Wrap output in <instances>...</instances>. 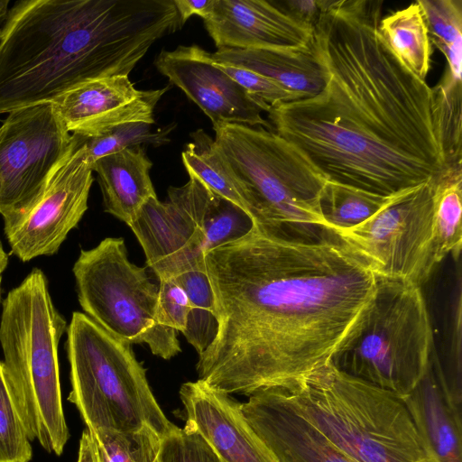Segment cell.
I'll return each mask as SVG.
<instances>
[{"mask_svg":"<svg viewBox=\"0 0 462 462\" xmlns=\"http://www.w3.org/2000/svg\"><path fill=\"white\" fill-rule=\"evenodd\" d=\"M462 166L446 165L435 191L434 246L437 264L448 254L458 259L462 244Z\"/></svg>","mask_w":462,"mask_h":462,"instance_id":"obj_23","label":"cell"},{"mask_svg":"<svg viewBox=\"0 0 462 462\" xmlns=\"http://www.w3.org/2000/svg\"><path fill=\"white\" fill-rule=\"evenodd\" d=\"M72 271L82 310L101 328L130 345L146 344L165 360L180 353L177 331L158 321L159 284L129 260L124 238L81 250Z\"/></svg>","mask_w":462,"mask_h":462,"instance_id":"obj_10","label":"cell"},{"mask_svg":"<svg viewBox=\"0 0 462 462\" xmlns=\"http://www.w3.org/2000/svg\"><path fill=\"white\" fill-rule=\"evenodd\" d=\"M154 65L208 116L212 127L236 124L273 130L262 116L269 111L270 105L250 94L216 67L210 52L199 46L163 50Z\"/></svg>","mask_w":462,"mask_h":462,"instance_id":"obj_14","label":"cell"},{"mask_svg":"<svg viewBox=\"0 0 462 462\" xmlns=\"http://www.w3.org/2000/svg\"><path fill=\"white\" fill-rule=\"evenodd\" d=\"M73 141L52 103L8 113L0 126V215L5 234L38 202Z\"/></svg>","mask_w":462,"mask_h":462,"instance_id":"obj_12","label":"cell"},{"mask_svg":"<svg viewBox=\"0 0 462 462\" xmlns=\"http://www.w3.org/2000/svg\"><path fill=\"white\" fill-rule=\"evenodd\" d=\"M1 282H2V277H0V299H1Z\"/></svg>","mask_w":462,"mask_h":462,"instance_id":"obj_41","label":"cell"},{"mask_svg":"<svg viewBox=\"0 0 462 462\" xmlns=\"http://www.w3.org/2000/svg\"><path fill=\"white\" fill-rule=\"evenodd\" d=\"M211 60L216 67L220 69L246 91L270 106L304 98L299 93L291 91L274 80L250 69L216 62L212 59Z\"/></svg>","mask_w":462,"mask_h":462,"instance_id":"obj_32","label":"cell"},{"mask_svg":"<svg viewBox=\"0 0 462 462\" xmlns=\"http://www.w3.org/2000/svg\"><path fill=\"white\" fill-rule=\"evenodd\" d=\"M188 174L186 184L169 188L167 201L150 199L128 226L159 280L206 272L208 251L243 237L254 226L242 208Z\"/></svg>","mask_w":462,"mask_h":462,"instance_id":"obj_9","label":"cell"},{"mask_svg":"<svg viewBox=\"0 0 462 462\" xmlns=\"http://www.w3.org/2000/svg\"><path fill=\"white\" fill-rule=\"evenodd\" d=\"M77 462H100L93 435L88 429L81 435Z\"/></svg>","mask_w":462,"mask_h":462,"instance_id":"obj_38","label":"cell"},{"mask_svg":"<svg viewBox=\"0 0 462 462\" xmlns=\"http://www.w3.org/2000/svg\"><path fill=\"white\" fill-rule=\"evenodd\" d=\"M382 11V1L323 0L310 46L326 85L267 114L327 181L393 196L438 178L446 163L431 88L379 34Z\"/></svg>","mask_w":462,"mask_h":462,"instance_id":"obj_2","label":"cell"},{"mask_svg":"<svg viewBox=\"0 0 462 462\" xmlns=\"http://www.w3.org/2000/svg\"><path fill=\"white\" fill-rule=\"evenodd\" d=\"M217 333L199 379L227 394L290 389L329 362L372 300L377 277L334 232L273 235L254 224L208 251Z\"/></svg>","mask_w":462,"mask_h":462,"instance_id":"obj_1","label":"cell"},{"mask_svg":"<svg viewBox=\"0 0 462 462\" xmlns=\"http://www.w3.org/2000/svg\"><path fill=\"white\" fill-rule=\"evenodd\" d=\"M432 107L446 165L461 163V79L446 68L431 88Z\"/></svg>","mask_w":462,"mask_h":462,"instance_id":"obj_26","label":"cell"},{"mask_svg":"<svg viewBox=\"0 0 462 462\" xmlns=\"http://www.w3.org/2000/svg\"><path fill=\"white\" fill-rule=\"evenodd\" d=\"M66 349L74 403L89 430H136L148 426L162 439L177 426L160 408L146 370L132 349L85 313L73 312Z\"/></svg>","mask_w":462,"mask_h":462,"instance_id":"obj_8","label":"cell"},{"mask_svg":"<svg viewBox=\"0 0 462 462\" xmlns=\"http://www.w3.org/2000/svg\"><path fill=\"white\" fill-rule=\"evenodd\" d=\"M9 0H0V24L3 23L9 10Z\"/></svg>","mask_w":462,"mask_h":462,"instance_id":"obj_40","label":"cell"},{"mask_svg":"<svg viewBox=\"0 0 462 462\" xmlns=\"http://www.w3.org/2000/svg\"><path fill=\"white\" fill-rule=\"evenodd\" d=\"M72 135L71 149L51 174L38 202L5 234L11 253L23 262L56 254L88 209L93 171L83 138Z\"/></svg>","mask_w":462,"mask_h":462,"instance_id":"obj_13","label":"cell"},{"mask_svg":"<svg viewBox=\"0 0 462 462\" xmlns=\"http://www.w3.org/2000/svg\"><path fill=\"white\" fill-rule=\"evenodd\" d=\"M278 3L294 19L310 28L317 23L323 8V0H286Z\"/></svg>","mask_w":462,"mask_h":462,"instance_id":"obj_36","label":"cell"},{"mask_svg":"<svg viewBox=\"0 0 462 462\" xmlns=\"http://www.w3.org/2000/svg\"><path fill=\"white\" fill-rule=\"evenodd\" d=\"M182 24L192 15L204 19L211 7L212 0H173Z\"/></svg>","mask_w":462,"mask_h":462,"instance_id":"obj_37","label":"cell"},{"mask_svg":"<svg viewBox=\"0 0 462 462\" xmlns=\"http://www.w3.org/2000/svg\"><path fill=\"white\" fill-rule=\"evenodd\" d=\"M186 427L196 431L222 462H275L245 420L241 403L203 381L181 385Z\"/></svg>","mask_w":462,"mask_h":462,"instance_id":"obj_18","label":"cell"},{"mask_svg":"<svg viewBox=\"0 0 462 462\" xmlns=\"http://www.w3.org/2000/svg\"><path fill=\"white\" fill-rule=\"evenodd\" d=\"M393 196H382L327 181L320 196V209L328 229L337 232L356 226L370 218L387 205Z\"/></svg>","mask_w":462,"mask_h":462,"instance_id":"obj_25","label":"cell"},{"mask_svg":"<svg viewBox=\"0 0 462 462\" xmlns=\"http://www.w3.org/2000/svg\"><path fill=\"white\" fill-rule=\"evenodd\" d=\"M433 341L421 287L377 277L372 300L329 363L347 375L403 396L424 375Z\"/></svg>","mask_w":462,"mask_h":462,"instance_id":"obj_7","label":"cell"},{"mask_svg":"<svg viewBox=\"0 0 462 462\" xmlns=\"http://www.w3.org/2000/svg\"><path fill=\"white\" fill-rule=\"evenodd\" d=\"M152 162L141 146L127 148L91 163L97 174L104 209L127 226L142 207L155 198L150 170Z\"/></svg>","mask_w":462,"mask_h":462,"instance_id":"obj_21","label":"cell"},{"mask_svg":"<svg viewBox=\"0 0 462 462\" xmlns=\"http://www.w3.org/2000/svg\"><path fill=\"white\" fill-rule=\"evenodd\" d=\"M100 462H159L162 438L148 426L136 430H90Z\"/></svg>","mask_w":462,"mask_h":462,"instance_id":"obj_27","label":"cell"},{"mask_svg":"<svg viewBox=\"0 0 462 462\" xmlns=\"http://www.w3.org/2000/svg\"><path fill=\"white\" fill-rule=\"evenodd\" d=\"M45 274L34 268L2 303L3 370L31 440L60 455L69 438L60 383L58 346L67 331Z\"/></svg>","mask_w":462,"mask_h":462,"instance_id":"obj_5","label":"cell"},{"mask_svg":"<svg viewBox=\"0 0 462 462\" xmlns=\"http://www.w3.org/2000/svg\"><path fill=\"white\" fill-rule=\"evenodd\" d=\"M190 310L185 291L174 278L159 280L157 318L161 325L182 332Z\"/></svg>","mask_w":462,"mask_h":462,"instance_id":"obj_33","label":"cell"},{"mask_svg":"<svg viewBox=\"0 0 462 462\" xmlns=\"http://www.w3.org/2000/svg\"><path fill=\"white\" fill-rule=\"evenodd\" d=\"M282 390L300 414L356 462H439L402 396L329 362Z\"/></svg>","mask_w":462,"mask_h":462,"instance_id":"obj_4","label":"cell"},{"mask_svg":"<svg viewBox=\"0 0 462 462\" xmlns=\"http://www.w3.org/2000/svg\"><path fill=\"white\" fill-rule=\"evenodd\" d=\"M203 21L217 49L304 48L313 31L273 1L212 0Z\"/></svg>","mask_w":462,"mask_h":462,"instance_id":"obj_17","label":"cell"},{"mask_svg":"<svg viewBox=\"0 0 462 462\" xmlns=\"http://www.w3.org/2000/svg\"><path fill=\"white\" fill-rule=\"evenodd\" d=\"M173 0H22L0 27V115L129 75L182 27Z\"/></svg>","mask_w":462,"mask_h":462,"instance_id":"obj_3","label":"cell"},{"mask_svg":"<svg viewBox=\"0 0 462 462\" xmlns=\"http://www.w3.org/2000/svg\"><path fill=\"white\" fill-rule=\"evenodd\" d=\"M402 398L439 461L462 462V417L444 393L435 349L424 375Z\"/></svg>","mask_w":462,"mask_h":462,"instance_id":"obj_19","label":"cell"},{"mask_svg":"<svg viewBox=\"0 0 462 462\" xmlns=\"http://www.w3.org/2000/svg\"><path fill=\"white\" fill-rule=\"evenodd\" d=\"M159 462H222L194 430L177 427L162 439Z\"/></svg>","mask_w":462,"mask_h":462,"instance_id":"obj_31","label":"cell"},{"mask_svg":"<svg viewBox=\"0 0 462 462\" xmlns=\"http://www.w3.org/2000/svg\"><path fill=\"white\" fill-rule=\"evenodd\" d=\"M241 411L275 462H356L300 414L281 388L254 393Z\"/></svg>","mask_w":462,"mask_h":462,"instance_id":"obj_16","label":"cell"},{"mask_svg":"<svg viewBox=\"0 0 462 462\" xmlns=\"http://www.w3.org/2000/svg\"><path fill=\"white\" fill-rule=\"evenodd\" d=\"M185 291L191 307L203 308L216 313L214 293L204 271H189L174 278Z\"/></svg>","mask_w":462,"mask_h":462,"instance_id":"obj_35","label":"cell"},{"mask_svg":"<svg viewBox=\"0 0 462 462\" xmlns=\"http://www.w3.org/2000/svg\"><path fill=\"white\" fill-rule=\"evenodd\" d=\"M211 59L250 69L303 97L319 94L327 82L326 72L310 43L298 49L218 48L211 53Z\"/></svg>","mask_w":462,"mask_h":462,"instance_id":"obj_20","label":"cell"},{"mask_svg":"<svg viewBox=\"0 0 462 462\" xmlns=\"http://www.w3.org/2000/svg\"><path fill=\"white\" fill-rule=\"evenodd\" d=\"M217 328L218 322L215 312L191 307L186 328L181 333L200 356L215 339Z\"/></svg>","mask_w":462,"mask_h":462,"instance_id":"obj_34","label":"cell"},{"mask_svg":"<svg viewBox=\"0 0 462 462\" xmlns=\"http://www.w3.org/2000/svg\"><path fill=\"white\" fill-rule=\"evenodd\" d=\"M438 178L394 195L370 218L334 233L377 277L421 287L437 265L434 208Z\"/></svg>","mask_w":462,"mask_h":462,"instance_id":"obj_11","label":"cell"},{"mask_svg":"<svg viewBox=\"0 0 462 462\" xmlns=\"http://www.w3.org/2000/svg\"><path fill=\"white\" fill-rule=\"evenodd\" d=\"M430 42L439 50L462 43V1L420 0Z\"/></svg>","mask_w":462,"mask_h":462,"instance_id":"obj_30","label":"cell"},{"mask_svg":"<svg viewBox=\"0 0 462 462\" xmlns=\"http://www.w3.org/2000/svg\"><path fill=\"white\" fill-rule=\"evenodd\" d=\"M8 264V254L5 251L3 244L0 240V277Z\"/></svg>","mask_w":462,"mask_h":462,"instance_id":"obj_39","label":"cell"},{"mask_svg":"<svg viewBox=\"0 0 462 462\" xmlns=\"http://www.w3.org/2000/svg\"><path fill=\"white\" fill-rule=\"evenodd\" d=\"M191 136L193 141L186 144L181 153L187 172L194 174L212 190L246 212L242 190L214 139L202 129L191 133Z\"/></svg>","mask_w":462,"mask_h":462,"instance_id":"obj_24","label":"cell"},{"mask_svg":"<svg viewBox=\"0 0 462 462\" xmlns=\"http://www.w3.org/2000/svg\"><path fill=\"white\" fill-rule=\"evenodd\" d=\"M378 32L398 60L425 80L430 67L431 42L417 2L381 19Z\"/></svg>","mask_w":462,"mask_h":462,"instance_id":"obj_22","label":"cell"},{"mask_svg":"<svg viewBox=\"0 0 462 462\" xmlns=\"http://www.w3.org/2000/svg\"><path fill=\"white\" fill-rule=\"evenodd\" d=\"M213 130L256 226L300 238L328 230L320 209L327 180L300 150L262 126L224 124Z\"/></svg>","mask_w":462,"mask_h":462,"instance_id":"obj_6","label":"cell"},{"mask_svg":"<svg viewBox=\"0 0 462 462\" xmlns=\"http://www.w3.org/2000/svg\"><path fill=\"white\" fill-rule=\"evenodd\" d=\"M168 88L139 90L127 75L86 81L52 102L72 134L94 137L129 123H154L153 111Z\"/></svg>","mask_w":462,"mask_h":462,"instance_id":"obj_15","label":"cell"},{"mask_svg":"<svg viewBox=\"0 0 462 462\" xmlns=\"http://www.w3.org/2000/svg\"><path fill=\"white\" fill-rule=\"evenodd\" d=\"M82 138L92 163L104 156L143 143H162L165 134L152 133L150 124L138 122L116 126L94 137Z\"/></svg>","mask_w":462,"mask_h":462,"instance_id":"obj_29","label":"cell"},{"mask_svg":"<svg viewBox=\"0 0 462 462\" xmlns=\"http://www.w3.org/2000/svg\"><path fill=\"white\" fill-rule=\"evenodd\" d=\"M31 439L25 430L0 361V462H30Z\"/></svg>","mask_w":462,"mask_h":462,"instance_id":"obj_28","label":"cell"}]
</instances>
